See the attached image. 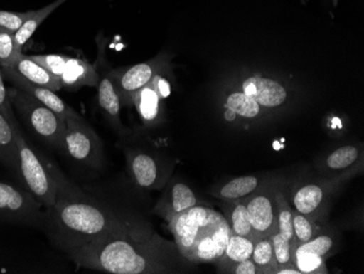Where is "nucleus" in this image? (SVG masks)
Masks as SVG:
<instances>
[{
	"instance_id": "f257e3e1",
	"label": "nucleus",
	"mask_w": 364,
	"mask_h": 274,
	"mask_svg": "<svg viewBox=\"0 0 364 274\" xmlns=\"http://www.w3.org/2000/svg\"><path fill=\"white\" fill-rule=\"evenodd\" d=\"M80 268L112 274H173L193 270L177 245L136 220L91 241L63 247Z\"/></svg>"
},
{
	"instance_id": "f03ea898",
	"label": "nucleus",
	"mask_w": 364,
	"mask_h": 274,
	"mask_svg": "<svg viewBox=\"0 0 364 274\" xmlns=\"http://www.w3.org/2000/svg\"><path fill=\"white\" fill-rule=\"evenodd\" d=\"M58 192L54 206L45 209L44 228L57 246L80 244L119 230L131 220L96 201L56 171Z\"/></svg>"
},
{
	"instance_id": "7ed1b4c3",
	"label": "nucleus",
	"mask_w": 364,
	"mask_h": 274,
	"mask_svg": "<svg viewBox=\"0 0 364 274\" xmlns=\"http://www.w3.org/2000/svg\"><path fill=\"white\" fill-rule=\"evenodd\" d=\"M18 143V174L28 191L33 197L47 209L54 206L58 192L57 167L43 159L38 151L34 150L22 134L20 127L16 128Z\"/></svg>"
},
{
	"instance_id": "20e7f679",
	"label": "nucleus",
	"mask_w": 364,
	"mask_h": 274,
	"mask_svg": "<svg viewBox=\"0 0 364 274\" xmlns=\"http://www.w3.org/2000/svg\"><path fill=\"white\" fill-rule=\"evenodd\" d=\"M8 95L12 107L18 110L31 132L49 147L63 150L65 120L14 85L8 89Z\"/></svg>"
},
{
	"instance_id": "39448f33",
	"label": "nucleus",
	"mask_w": 364,
	"mask_h": 274,
	"mask_svg": "<svg viewBox=\"0 0 364 274\" xmlns=\"http://www.w3.org/2000/svg\"><path fill=\"white\" fill-rule=\"evenodd\" d=\"M61 152L77 164L91 169H100L104 163L103 141L77 112L65 118Z\"/></svg>"
},
{
	"instance_id": "423d86ee",
	"label": "nucleus",
	"mask_w": 364,
	"mask_h": 274,
	"mask_svg": "<svg viewBox=\"0 0 364 274\" xmlns=\"http://www.w3.org/2000/svg\"><path fill=\"white\" fill-rule=\"evenodd\" d=\"M0 222L44 228L45 210L28 190L0 181Z\"/></svg>"
},
{
	"instance_id": "0eeeda50",
	"label": "nucleus",
	"mask_w": 364,
	"mask_h": 274,
	"mask_svg": "<svg viewBox=\"0 0 364 274\" xmlns=\"http://www.w3.org/2000/svg\"><path fill=\"white\" fill-rule=\"evenodd\" d=\"M222 216L218 211L201 204L173 216L168 222V230L175 237L180 253L186 258L196 241L205 235Z\"/></svg>"
},
{
	"instance_id": "6e6552de",
	"label": "nucleus",
	"mask_w": 364,
	"mask_h": 274,
	"mask_svg": "<svg viewBox=\"0 0 364 274\" xmlns=\"http://www.w3.org/2000/svg\"><path fill=\"white\" fill-rule=\"evenodd\" d=\"M168 65V55L159 54V56L145 63H138L122 70L110 71V75L119 93L122 104L126 106L131 105L136 92L149 85L155 75L165 73Z\"/></svg>"
},
{
	"instance_id": "1a4fd4ad",
	"label": "nucleus",
	"mask_w": 364,
	"mask_h": 274,
	"mask_svg": "<svg viewBox=\"0 0 364 274\" xmlns=\"http://www.w3.org/2000/svg\"><path fill=\"white\" fill-rule=\"evenodd\" d=\"M336 236L321 230L314 238L304 244L292 246V263L302 274L327 273L325 261L337 251Z\"/></svg>"
},
{
	"instance_id": "9d476101",
	"label": "nucleus",
	"mask_w": 364,
	"mask_h": 274,
	"mask_svg": "<svg viewBox=\"0 0 364 274\" xmlns=\"http://www.w3.org/2000/svg\"><path fill=\"white\" fill-rule=\"evenodd\" d=\"M275 189L276 186L264 183L252 195L243 199L257 237L271 236L278 231Z\"/></svg>"
},
{
	"instance_id": "9b49d317",
	"label": "nucleus",
	"mask_w": 364,
	"mask_h": 274,
	"mask_svg": "<svg viewBox=\"0 0 364 274\" xmlns=\"http://www.w3.org/2000/svg\"><path fill=\"white\" fill-rule=\"evenodd\" d=\"M334 181H310L296 186L292 192L294 210L311 220H322L334 189Z\"/></svg>"
},
{
	"instance_id": "f8f14e48",
	"label": "nucleus",
	"mask_w": 364,
	"mask_h": 274,
	"mask_svg": "<svg viewBox=\"0 0 364 274\" xmlns=\"http://www.w3.org/2000/svg\"><path fill=\"white\" fill-rule=\"evenodd\" d=\"M232 234L225 216L213 225L205 235L196 241L186 259L194 263H218Z\"/></svg>"
},
{
	"instance_id": "ddd939ff",
	"label": "nucleus",
	"mask_w": 364,
	"mask_h": 274,
	"mask_svg": "<svg viewBox=\"0 0 364 274\" xmlns=\"http://www.w3.org/2000/svg\"><path fill=\"white\" fill-rule=\"evenodd\" d=\"M131 179L138 187L145 190L159 189L166 183V172L153 155L143 151H129L127 154Z\"/></svg>"
},
{
	"instance_id": "4468645a",
	"label": "nucleus",
	"mask_w": 364,
	"mask_h": 274,
	"mask_svg": "<svg viewBox=\"0 0 364 274\" xmlns=\"http://www.w3.org/2000/svg\"><path fill=\"white\" fill-rule=\"evenodd\" d=\"M196 206H200L196 192L187 184L171 181L153 209V212L168 223L173 216Z\"/></svg>"
},
{
	"instance_id": "2eb2a0df",
	"label": "nucleus",
	"mask_w": 364,
	"mask_h": 274,
	"mask_svg": "<svg viewBox=\"0 0 364 274\" xmlns=\"http://www.w3.org/2000/svg\"><path fill=\"white\" fill-rule=\"evenodd\" d=\"M1 70H3L4 78H20L32 85L47 88L53 91L63 89L58 78L55 77L44 67L41 66L40 63L33 60L30 56L24 55L23 53L16 57V60L11 63V66Z\"/></svg>"
},
{
	"instance_id": "dca6fc26",
	"label": "nucleus",
	"mask_w": 364,
	"mask_h": 274,
	"mask_svg": "<svg viewBox=\"0 0 364 274\" xmlns=\"http://www.w3.org/2000/svg\"><path fill=\"white\" fill-rule=\"evenodd\" d=\"M243 92L265 108L279 107L288 98L285 88L276 80L269 78H249L243 83Z\"/></svg>"
},
{
	"instance_id": "f3484780",
	"label": "nucleus",
	"mask_w": 364,
	"mask_h": 274,
	"mask_svg": "<svg viewBox=\"0 0 364 274\" xmlns=\"http://www.w3.org/2000/svg\"><path fill=\"white\" fill-rule=\"evenodd\" d=\"M98 104L103 110L106 118H107L112 128L117 132V134H127V129L120 120V108H122V100L117 88L114 85L110 73H106L103 77L100 78L98 81Z\"/></svg>"
},
{
	"instance_id": "a211bd4d",
	"label": "nucleus",
	"mask_w": 364,
	"mask_h": 274,
	"mask_svg": "<svg viewBox=\"0 0 364 274\" xmlns=\"http://www.w3.org/2000/svg\"><path fill=\"white\" fill-rule=\"evenodd\" d=\"M59 80L63 89L75 91L82 87H96L100 75L91 63L83 59L69 57Z\"/></svg>"
},
{
	"instance_id": "6ab92c4d",
	"label": "nucleus",
	"mask_w": 364,
	"mask_h": 274,
	"mask_svg": "<svg viewBox=\"0 0 364 274\" xmlns=\"http://www.w3.org/2000/svg\"><path fill=\"white\" fill-rule=\"evenodd\" d=\"M5 79L9 80L14 87L19 88L22 91L30 94L33 99H36V101L40 102L41 104L53 110L55 114L60 116L63 120L69 117V116L75 115V112H77L70 106L67 105L61 100V98L55 94V91H53V90L32 85V83L24 81V80L20 79V78L7 77Z\"/></svg>"
},
{
	"instance_id": "aec40b11",
	"label": "nucleus",
	"mask_w": 364,
	"mask_h": 274,
	"mask_svg": "<svg viewBox=\"0 0 364 274\" xmlns=\"http://www.w3.org/2000/svg\"><path fill=\"white\" fill-rule=\"evenodd\" d=\"M132 105L136 106L145 126H156L163 120L161 100L159 99L151 83L136 92L132 100Z\"/></svg>"
},
{
	"instance_id": "412c9836",
	"label": "nucleus",
	"mask_w": 364,
	"mask_h": 274,
	"mask_svg": "<svg viewBox=\"0 0 364 274\" xmlns=\"http://www.w3.org/2000/svg\"><path fill=\"white\" fill-rule=\"evenodd\" d=\"M263 184V179L257 176H241L215 187L212 195L222 201H236L252 195Z\"/></svg>"
},
{
	"instance_id": "4be33fe9",
	"label": "nucleus",
	"mask_w": 364,
	"mask_h": 274,
	"mask_svg": "<svg viewBox=\"0 0 364 274\" xmlns=\"http://www.w3.org/2000/svg\"><path fill=\"white\" fill-rule=\"evenodd\" d=\"M362 150L358 146H343L333 151L325 159V169L335 176H348L362 163Z\"/></svg>"
},
{
	"instance_id": "5701e85b",
	"label": "nucleus",
	"mask_w": 364,
	"mask_h": 274,
	"mask_svg": "<svg viewBox=\"0 0 364 274\" xmlns=\"http://www.w3.org/2000/svg\"><path fill=\"white\" fill-rule=\"evenodd\" d=\"M10 120L0 112V162L18 173V143H16V128Z\"/></svg>"
},
{
	"instance_id": "b1692460",
	"label": "nucleus",
	"mask_w": 364,
	"mask_h": 274,
	"mask_svg": "<svg viewBox=\"0 0 364 274\" xmlns=\"http://www.w3.org/2000/svg\"><path fill=\"white\" fill-rule=\"evenodd\" d=\"M222 208L225 211V218L228 223L231 232L239 236L257 238V236L253 231L243 199L236 200V201H223Z\"/></svg>"
},
{
	"instance_id": "393cba45",
	"label": "nucleus",
	"mask_w": 364,
	"mask_h": 274,
	"mask_svg": "<svg viewBox=\"0 0 364 274\" xmlns=\"http://www.w3.org/2000/svg\"><path fill=\"white\" fill-rule=\"evenodd\" d=\"M255 239L239 236V235L232 233L229 237L228 243H227L222 258L218 260V271L222 273L225 268L232 265V263L251 259L253 246H255Z\"/></svg>"
},
{
	"instance_id": "a878e982",
	"label": "nucleus",
	"mask_w": 364,
	"mask_h": 274,
	"mask_svg": "<svg viewBox=\"0 0 364 274\" xmlns=\"http://www.w3.org/2000/svg\"><path fill=\"white\" fill-rule=\"evenodd\" d=\"M67 0H56L54 3L49 4L46 7L42 8L36 11H31L30 16L26 20L21 28L14 33V42H16V48L22 52L24 45L28 42L33 34L38 30V26L45 21L49 14H52L59 6L63 5Z\"/></svg>"
},
{
	"instance_id": "bb28decb",
	"label": "nucleus",
	"mask_w": 364,
	"mask_h": 274,
	"mask_svg": "<svg viewBox=\"0 0 364 274\" xmlns=\"http://www.w3.org/2000/svg\"><path fill=\"white\" fill-rule=\"evenodd\" d=\"M259 274H276L278 265L276 263L271 237H257L251 255Z\"/></svg>"
},
{
	"instance_id": "cd10ccee",
	"label": "nucleus",
	"mask_w": 364,
	"mask_h": 274,
	"mask_svg": "<svg viewBox=\"0 0 364 274\" xmlns=\"http://www.w3.org/2000/svg\"><path fill=\"white\" fill-rule=\"evenodd\" d=\"M226 106L231 112L245 118L257 117L262 112V106L243 91L229 94Z\"/></svg>"
},
{
	"instance_id": "c85d7f7f",
	"label": "nucleus",
	"mask_w": 364,
	"mask_h": 274,
	"mask_svg": "<svg viewBox=\"0 0 364 274\" xmlns=\"http://www.w3.org/2000/svg\"><path fill=\"white\" fill-rule=\"evenodd\" d=\"M292 228H294V244L301 245L314 238L322 228H320L316 221L311 220L308 216L292 209Z\"/></svg>"
},
{
	"instance_id": "c756f323",
	"label": "nucleus",
	"mask_w": 364,
	"mask_h": 274,
	"mask_svg": "<svg viewBox=\"0 0 364 274\" xmlns=\"http://www.w3.org/2000/svg\"><path fill=\"white\" fill-rule=\"evenodd\" d=\"M276 206H277V228L280 236L294 244V228H292V208L283 192L277 187L275 189Z\"/></svg>"
},
{
	"instance_id": "7c9ffc66",
	"label": "nucleus",
	"mask_w": 364,
	"mask_h": 274,
	"mask_svg": "<svg viewBox=\"0 0 364 274\" xmlns=\"http://www.w3.org/2000/svg\"><path fill=\"white\" fill-rule=\"evenodd\" d=\"M14 34L0 28V68L5 69L11 66L22 52L16 48Z\"/></svg>"
},
{
	"instance_id": "2f4dec72",
	"label": "nucleus",
	"mask_w": 364,
	"mask_h": 274,
	"mask_svg": "<svg viewBox=\"0 0 364 274\" xmlns=\"http://www.w3.org/2000/svg\"><path fill=\"white\" fill-rule=\"evenodd\" d=\"M276 263L279 267H296L292 263V244L287 239L280 236L278 231L271 235Z\"/></svg>"
},
{
	"instance_id": "473e14b6",
	"label": "nucleus",
	"mask_w": 364,
	"mask_h": 274,
	"mask_svg": "<svg viewBox=\"0 0 364 274\" xmlns=\"http://www.w3.org/2000/svg\"><path fill=\"white\" fill-rule=\"evenodd\" d=\"M30 57L58 79L63 73L69 58V57L56 54L31 55Z\"/></svg>"
},
{
	"instance_id": "72a5a7b5",
	"label": "nucleus",
	"mask_w": 364,
	"mask_h": 274,
	"mask_svg": "<svg viewBox=\"0 0 364 274\" xmlns=\"http://www.w3.org/2000/svg\"><path fill=\"white\" fill-rule=\"evenodd\" d=\"M31 11L11 12L0 10V28L10 33H16L30 16Z\"/></svg>"
},
{
	"instance_id": "f704fd0d",
	"label": "nucleus",
	"mask_w": 364,
	"mask_h": 274,
	"mask_svg": "<svg viewBox=\"0 0 364 274\" xmlns=\"http://www.w3.org/2000/svg\"><path fill=\"white\" fill-rule=\"evenodd\" d=\"M0 112L10 120L14 126H18L16 117L12 110L11 102H10L9 95H8V89L4 83L3 70L0 68Z\"/></svg>"
},
{
	"instance_id": "c9c22d12",
	"label": "nucleus",
	"mask_w": 364,
	"mask_h": 274,
	"mask_svg": "<svg viewBox=\"0 0 364 274\" xmlns=\"http://www.w3.org/2000/svg\"><path fill=\"white\" fill-rule=\"evenodd\" d=\"M222 273L259 274V271H257L252 259H247V260L228 265L223 270Z\"/></svg>"
},
{
	"instance_id": "e433bc0d",
	"label": "nucleus",
	"mask_w": 364,
	"mask_h": 274,
	"mask_svg": "<svg viewBox=\"0 0 364 274\" xmlns=\"http://www.w3.org/2000/svg\"><path fill=\"white\" fill-rule=\"evenodd\" d=\"M151 85L154 88L155 92H156L157 95L159 96V99H161V101L166 100L167 98H169V95H171V83H169L166 78L163 77L161 73L153 78L152 81H151Z\"/></svg>"
},
{
	"instance_id": "4c0bfd02",
	"label": "nucleus",
	"mask_w": 364,
	"mask_h": 274,
	"mask_svg": "<svg viewBox=\"0 0 364 274\" xmlns=\"http://www.w3.org/2000/svg\"><path fill=\"white\" fill-rule=\"evenodd\" d=\"M276 274H302L298 268L296 267H279Z\"/></svg>"
}]
</instances>
